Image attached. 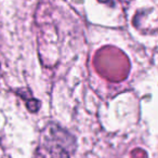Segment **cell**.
I'll return each mask as SVG.
<instances>
[{
	"instance_id": "6da1fadb",
	"label": "cell",
	"mask_w": 158,
	"mask_h": 158,
	"mask_svg": "<svg viewBox=\"0 0 158 158\" xmlns=\"http://www.w3.org/2000/svg\"><path fill=\"white\" fill-rule=\"evenodd\" d=\"M76 149V140L57 123H50L41 133L39 154L41 158H69Z\"/></svg>"
},
{
	"instance_id": "7a4b0ae2",
	"label": "cell",
	"mask_w": 158,
	"mask_h": 158,
	"mask_svg": "<svg viewBox=\"0 0 158 158\" xmlns=\"http://www.w3.org/2000/svg\"><path fill=\"white\" fill-rule=\"evenodd\" d=\"M100 2L102 3H106V5H110L113 6V0H99Z\"/></svg>"
}]
</instances>
